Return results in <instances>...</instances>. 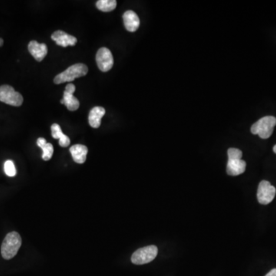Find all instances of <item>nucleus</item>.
Returning <instances> with one entry per match:
<instances>
[{"instance_id": "obj_1", "label": "nucleus", "mask_w": 276, "mask_h": 276, "mask_svg": "<svg viewBox=\"0 0 276 276\" xmlns=\"http://www.w3.org/2000/svg\"><path fill=\"white\" fill-rule=\"evenodd\" d=\"M21 245L22 239L18 233L12 232L8 233L4 239L1 247L2 257L6 260L13 258L18 253Z\"/></svg>"}, {"instance_id": "obj_2", "label": "nucleus", "mask_w": 276, "mask_h": 276, "mask_svg": "<svg viewBox=\"0 0 276 276\" xmlns=\"http://www.w3.org/2000/svg\"><path fill=\"white\" fill-rule=\"evenodd\" d=\"M276 125V117L266 116L252 125L251 132L260 136L262 139H268L273 134Z\"/></svg>"}, {"instance_id": "obj_3", "label": "nucleus", "mask_w": 276, "mask_h": 276, "mask_svg": "<svg viewBox=\"0 0 276 276\" xmlns=\"http://www.w3.org/2000/svg\"><path fill=\"white\" fill-rule=\"evenodd\" d=\"M88 68L84 64L78 63L75 65H71L67 68L65 71L60 73L54 78V82L59 84L65 82H71L75 78H81L88 74Z\"/></svg>"}, {"instance_id": "obj_4", "label": "nucleus", "mask_w": 276, "mask_h": 276, "mask_svg": "<svg viewBox=\"0 0 276 276\" xmlns=\"http://www.w3.org/2000/svg\"><path fill=\"white\" fill-rule=\"evenodd\" d=\"M0 101L9 105L19 107L23 103L22 94L15 91L10 85L4 84L0 86Z\"/></svg>"}, {"instance_id": "obj_5", "label": "nucleus", "mask_w": 276, "mask_h": 276, "mask_svg": "<svg viewBox=\"0 0 276 276\" xmlns=\"http://www.w3.org/2000/svg\"><path fill=\"white\" fill-rule=\"evenodd\" d=\"M158 253L156 246H149L137 250L131 257V262L135 265H144L152 262Z\"/></svg>"}, {"instance_id": "obj_6", "label": "nucleus", "mask_w": 276, "mask_h": 276, "mask_svg": "<svg viewBox=\"0 0 276 276\" xmlns=\"http://www.w3.org/2000/svg\"><path fill=\"white\" fill-rule=\"evenodd\" d=\"M276 194V189L269 181L263 180L260 182L257 191V199L260 204L268 205L274 200Z\"/></svg>"}, {"instance_id": "obj_7", "label": "nucleus", "mask_w": 276, "mask_h": 276, "mask_svg": "<svg viewBox=\"0 0 276 276\" xmlns=\"http://www.w3.org/2000/svg\"><path fill=\"white\" fill-rule=\"evenodd\" d=\"M96 61L98 68L103 72L110 71L114 65V58L112 53L108 48H100L96 54Z\"/></svg>"}, {"instance_id": "obj_8", "label": "nucleus", "mask_w": 276, "mask_h": 276, "mask_svg": "<svg viewBox=\"0 0 276 276\" xmlns=\"http://www.w3.org/2000/svg\"><path fill=\"white\" fill-rule=\"evenodd\" d=\"M75 91V86L74 84L69 83L65 87L63 98L61 100V104H65L66 108L69 111H74L78 109L80 106L79 101L78 98L74 96V92Z\"/></svg>"}, {"instance_id": "obj_9", "label": "nucleus", "mask_w": 276, "mask_h": 276, "mask_svg": "<svg viewBox=\"0 0 276 276\" xmlns=\"http://www.w3.org/2000/svg\"><path fill=\"white\" fill-rule=\"evenodd\" d=\"M247 163L242 159L228 158L227 172L230 176H239L245 172Z\"/></svg>"}, {"instance_id": "obj_10", "label": "nucleus", "mask_w": 276, "mask_h": 276, "mask_svg": "<svg viewBox=\"0 0 276 276\" xmlns=\"http://www.w3.org/2000/svg\"><path fill=\"white\" fill-rule=\"evenodd\" d=\"M51 39L56 42L59 46L67 47L68 45L74 46L77 43V38L73 35H68L65 31L58 30L51 35Z\"/></svg>"}, {"instance_id": "obj_11", "label": "nucleus", "mask_w": 276, "mask_h": 276, "mask_svg": "<svg viewBox=\"0 0 276 276\" xmlns=\"http://www.w3.org/2000/svg\"><path fill=\"white\" fill-rule=\"evenodd\" d=\"M28 51L37 61H41L48 54V48L45 43L40 44L36 41H31L28 44Z\"/></svg>"}, {"instance_id": "obj_12", "label": "nucleus", "mask_w": 276, "mask_h": 276, "mask_svg": "<svg viewBox=\"0 0 276 276\" xmlns=\"http://www.w3.org/2000/svg\"><path fill=\"white\" fill-rule=\"evenodd\" d=\"M123 19H124V26L127 31L134 32L139 28V18L132 10H128L127 12H124Z\"/></svg>"}, {"instance_id": "obj_13", "label": "nucleus", "mask_w": 276, "mask_h": 276, "mask_svg": "<svg viewBox=\"0 0 276 276\" xmlns=\"http://www.w3.org/2000/svg\"><path fill=\"white\" fill-rule=\"evenodd\" d=\"M72 158L77 164H84L86 161L87 154H88V147L82 144H75L70 148Z\"/></svg>"}, {"instance_id": "obj_14", "label": "nucleus", "mask_w": 276, "mask_h": 276, "mask_svg": "<svg viewBox=\"0 0 276 276\" xmlns=\"http://www.w3.org/2000/svg\"><path fill=\"white\" fill-rule=\"evenodd\" d=\"M105 114V109L102 107H94L90 111L88 121L93 128H98L101 126V118Z\"/></svg>"}, {"instance_id": "obj_15", "label": "nucleus", "mask_w": 276, "mask_h": 276, "mask_svg": "<svg viewBox=\"0 0 276 276\" xmlns=\"http://www.w3.org/2000/svg\"><path fill=\"white\" fill-rule=\"evenodd\" d=\"M51 136L55 139L59 140V145L61 147H67L70 144V139L68 136L63 134L61 127L58 124L51 125Z\"/></svg>"}, {"instance_id": "obj_16", "label": "nucleus", "mask_w": 276, "mask_h": 276, "mask_svg": "<svg viewBox=\"0 0 276 276\" xmlns=\"http://www.w3.org/2000/svg\"><path fill=\"white\" fill-rule=\"evenodd\" d=\"M37 145L43 151L41 157H42L44 161H49L52 157L53 152H54L52 144L47 143L46 140L43 137H40L37 141Z\"/></svg>"}, {"instance_id": "obj_17", "label": "nucleus", "mask_w": 276, "mask_h": 276, "mask_svg": "<svg viewBox=\"0 0 276 276\" xmlns=\"http://www.w3.org/2000/svg\"><path fill=\"white\" fill-rule=\"evenodd\" d=\"M96 6L102 12H111L117 6V1L115 0H99L96 2Z\"/></svg>"}, {"instance_id": "obj_18", "label": "nucleus", "mask_w": 276, "mask_h": 276, "mask_svg": "<svg viewBox=\"0 0 276 276\" xmlns=\"http://www.w3.org/2000/svg\"><path fill=\"white\" fill-rule=\"evenodd\" d=\"M4 171L8 177H15L16 175V169L12 161H6L4 164Z\"/></svg>"}, {"instance_id": "obj_19", "label": "nucleus", "mask_w": 276, "mask_h": 276, "mask_svg": "<svg viewBox=\"0 0 276 276\" xmlns=\"http://www.w3.org/2000/svg\"><path fill=\"white\" fill-rule=\"evenodd\" d=\"M243 152L237 148H230L228 150V158L242 159Z\"/></svg>"}, {"instance_id": "obj_20", "label": "nucleus", "mask_w": 276, "mask_h": 276, "mask_svg": "<svg viewBox=\"0 0 276 276\" xmlns=\"http://www.w3.org/2000/svg\"><path fill=\"white\" fill-rule=\"evenodd\" d=\"M266 276H276V269H273Z\"/></svg>"}, {"instance_id": "obj_21", "label": "nucleus", "mask_w": 276, "mask_h": 276, "mask_svg": "<svg viewBox=\"0 0 276 276\" xmlns=\"http://www.w3.org/2000/svg\"><path fill=\"white\" fill-rule=\"evenodd\" d=\"M3 39L2 38H0V47H2V45H3Z\"/></svg>"}, {"instance_id": "obj_22", "label": "nucleus", "mask_w": 276, "mask_h": 276, "mask_svg": "<svg viewBox=\"0 0 276 276\" xmlns=\"http://www.w3.org/2000/svg\"><path fill=\"white\" fill-rule=\"evenodd\" d=\"M273 151H274L275 154H276V144L273 147Z\"/></svg>"}]
</instances>
